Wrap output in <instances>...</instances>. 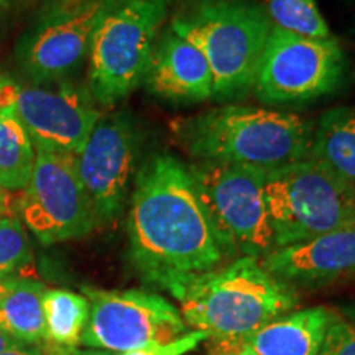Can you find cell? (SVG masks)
<instances>
[{
  "label": "cell",
  "mask_w": 355,
  "mask_h": 355,
  "mask_svg": "<svg viewBox=\"0 0 355 355\" xmlns=\"http://www.w3.org/2000/svg\"><path fill=\"white\" fill-rule=\"evenodd\" d=\"M128 257L146 285L176 298L186 283L237 254L217 229L188 165L159 153L137 171L127 219Z\"/></svg>",
  "instance_id": "1"
},
{
  "label": "cell",
  "mask_w": 355,
  "mask_h": 355,
  "mask_svg": "<svg viewBox=\"0 0 355 355\" xmlns=\"http://www.w3.org/2000/svg\"><path fill=\"white\" fill-rule=\"evenodd\" d=\"M186 326L206 331L216 350L235 354L243 340L298 306L295 288L261 260L237 257L191 279L176 295Z\"/></svg>",
  "instance_id": "2"
},
{
  "label": "cell",
  "mask_w": 355,
  "mask_h": 355,
  "mask_svg": "<svg viewBox=\"0 0 355 355\" xmlns=\"http://www.w3.org/2000/svg\"><path fill=\"white\" fill-rule=\"evenodd\" d=\"M178 145L196 162L272 171L311 157L314 123L259 105L224 104L173 122Z\"/></svg>",
  "instance_id": "3"
},
{
  "label": "cell",
  "mask_w": 355,
  "mask_h": 355,
  "mask_svg": "<svg viewBox=\"0 0 355 355\" xmlns=\"http://www.w3.org/2000/svg\"><path fill=\"white\" fill-rule=\"evenodd\" d=\"M171 30L196 44L214 78V99L252 92L272 24L254 0H199L171 20Z\"/></svg>",
  "instance_id": "4"
},
{
  "label": "cell",
  "mask_w": 355,
  "mask_h": 355,
  "mask_svg": "<svg viewBox=\"0 0 355 355\" xmlns=\"http://www.w3.org/2000/svg\"><path fill=\"white\" fill-rule=\"evenodd\" d=\"M265 201L275 248L355 224V184L313 157L266 171Z\"/></svg>",
  "instance_id": "5"
},
{
  "label": "cell",
  "mask_w": 355,
  "mask_h": 355,
  "mask_svg": "<svg viewBox=\"0 0 355 355\" xmlns=\"http://www.w3.org/2000/svg\"><path fill=\"white\" fill-rule=\"evenodd\" d=\"M166 17V0H117L102 15L87 53V89L97 105L114 107L144 84Z\"/></svg>",
  "instance_id": "6"
},
{
  "label": "cell",
  "mask_w": 355,
  "mask_h": 355,
  "mask_svg": "<svg viewBox=\"0 0 355 355\" xmlns=\"http://www.w3.org/2000/svg\"><path fill=\"white\" fill-rule=\"evenodd\" d=\"M347 58L336 37L311 40L272 26L254 92L266 105H296L329 96L344 83Z\"/></svg>",
  "instance_id": "7"
},
{
  "label": "cell",
  "mask_w": 355,
  "mask_h": 355,
  "mask_svg": "<svg viewBox=\"0 0 355 355\" xmlns=\"http://www.w3.org/2000/svg\"><path fill=\"white\" fill-rule=\"evenodd\" d=\"M188 170L212 220L237 257L263 260L275 250L265 170L217 162H194Z\"/></svg>",
  "instance_id": "8"
},
{
  "label": "cell",
  "mask_w": 355,
  "mask_h": 355,
  "mask_svg": "<svg viewBox=\"0 0 355 355\" xmlns=\"http://www.w3.org/2000/svg\"><path fill=\"white\" fill-rule=\"evenodd\" d=\"M17 201L21 224L43 245L86 237L97 219L78 171V157L35 148L30 181Z\"/></svg>",
  "instance_id": "9"
},
{
  "label": "cell",
  "mask_w": 355,
  "mask_h": 355,
  "mask_svg": "<svg viewBox=\"0 0 355 355\" xmlns=\"http://www.w3.org/2000/svg\"><path fill=\"white\" fill-rule=\"evenodd\" d=\"M91 304L81 344L105 352H130L165 344L188 332L175 304L152 291H105L84 286Z\"/></svg>",
  "instance_id": "10"
},
{
  "label": "cell",
  "mask_w": 355,
  "mask_h": 355,
  "mask_svg": "<svg viewBox=\"0 0 355 355\" xmlns=\"http://www.w3.org/2000/svg\"><path fill=\"white\" fill-rule=\"evenodd\" d=\"M117 0H64L30 26L17 43L15 58L33 84L68 79L87 58L99 20Z\"/></svg>",
  "instance_id": "11"
},
{
  "label": "cell",
  "mask_w": 355,
  "mask_h": 355,
  "mask_svg": "<svg viewBox=\"0 0 355 355\" xmlns=\"http://www.w3.org/2000/svg\"><path fill=\"white\" fill-rule=\"evenodd\" d=\"M141 133L130 112L101 117L78 153V171L97 224L119 219L135 180Z\"/></svg>",
  "instance_id": "12"
},
{
  "label": "cell",
  "mask_w": 355,
  "mask_h": 355,
  "mask_svg": "<svg viewBox=\"0 0 355 355\" xmlns=\"http://www.w3.org/2000/svg\"><path fill=\"white\" fill-rule=\"evenodd\" d=\"M10 109L24 123L35 148L76 157L101 119L87 84L69 78L51 84H13Z\"/></svg>",
  "instance_id": "13"
},
{
  "label": "cell",
  "mask_w": 355,
  "mask_h": 355,
  "mask_svg": "<svg viewBox=\"0 0 355 355\" xmlns=\"http://www.w3.org/2000/svg\"><path fill=\"white\" fill-rule=\"evenodd\" d=\"M291 288H321L355 275V224L309 241L275 248L261 260Z\"/></svg>",
  "instance_id": "14"
},
{
  "label": "cell",
  "mask_w": 355,
  "mask_h": 355,
  "mask_svg": "<svg viewBox=\"0 0 355 355\" xmlns=\"http://www.w3.org/2000/svg\"><path fill=\"white\" fill-rule=\"evenodd\" d=\"M144 84L146 91L171 102L214 99V78L196 44L168 28L155 43Z\"/></svg>",
  "instance_id": "15"
},
{
  "label": "cell",
  "mask_w": 355,
  "mask_h": 355,
  "mask_svg": "<svg viewBox=\"0 0 355 355\" xmlns=\"http://www.w3.org/2000/svg\"><path fill=\"white\" fill-rule=\"evenodd\" d=\"M331 321V308L291 311L247 337L259 355H319Z\"/></svg>",
  "instance_id": "16"
},
{
  "label": "cell",
  "mask_w": 355,
  "mask_h": 355,
  "mask_svg": "<svg viewBox=\"0 0 355 355\" xmlns=\"http://www.w3.org/2000/svg\"><path fill=\"white\" fill-rule=\"evenodd\" d=\"M311 157L355 184V107L326 110L314 125Z\"/></svg>",
  "instance_id": "17"
},
{
  "label": "cell",
  "mask_w": 355,
  "mask_h": 355,
  "mask_svg": "<svg viewBox=\"0 0 355 355\" xmlns=\"http://www.w3.org/2000/svg\"><path fill=\"white\" fill-rule=\"evenodd\" d=\"M48 288L37 279L17 278L3 300L0 301V331L17 343L40 345L44 343L43 296Z\"/></svg>",
  "instance_id": "18"
},
{
  "label": "cell",
  "mask_w": 355,
  "mask_h": 355,
  "mask_svg": "<svg viewBox=\"0 0 355 355\" xmlns=\"http://www.w3.org/2000/svg\"><path fill=\"white\" fill-rule=\"evenodd\" d=\"M43 313L48 343L58 350H74L81 344L91 304L84 295L53 288L43 296Z\"/></svg>",
  "instance_id": "19"
},
{
  "label": "cell",
  "mask_w": 355,
  "mask_h": 355,
  "mask_svg": "<svg viewBox=\"0 0 355 355\" xmlns=\"http://www.w3.org/2000/svg\"><path fill=\"white\" fill-rule=\"evenodd\" d=\"M35 165V146L10 107L0 109V188L24 189Z\"/></svg>",
  "instance_id": "20"
},
{
  "label": "cell",
  "mask_w": 355,
  "mask_h": 355,
  "mask_svg": "<svg viewBox=\"0 0 355 355\" xmlns=\"http://www.w3.org/2000/svg\"><path fill=\"white\" fill-rule=\"evenodd\" d=\"M261 7L275 28L311 40L332 38L316 0H265Z\"/></svg>",
  "instance_id": "21"
},
{
  "label": "cell",
  "mask_w": 355,
  "mask_h": 355,
  "mask_svg": "<svg viewBox=\"0 0 355 355\" xmlns=\"http://www.w3.org/2000/svg\"><path fill=\"white\" fill-rule=\"evenodd\" d=\"M33 252L20 219H0V279L15 277L17 272L32 263Z\"/></svg>",
  "instance_id": "22"
},
{
  "label": "cell",
  "mask_w": 355,
  "mask_h": 355,
  "mask_svg": "<svg viewBox=\"0 0 355 355\" xmlns=\"http://www.w3.org/2000/svg\"><path fill=\"white\" fill-rule=\"evenodd\" d=\"M319 355H355V304L331 309V321Z\"/></svg>",
  "instance_id": "23"
},
{
  "label": "cell",
  "mask_w": 355,
  "mask_h": 355,
  "mask_svg": "<svg viewBox=\"0 0 355 355\" xmlns=\"http://www.w3.org/2000/svg\"><path fill=\"white\" fill-rule=\"evenodd\" d=\"M209 339V334L206 331H188L178 339L165 344H152L146 347L130 350V352H123L121 355H184L198 347L204 340Z\"/></svg>",
  "instance_id": "24"
},
{
  "label": "cell",
  "mask_w": 355,
  "mask_h": 355,
  "mask_svg": "<svg viewBox=\"0 0 355 355\" xmlns=\"http://www.w3.org/2000/svg\"><path fill=\"white\" fill-rule=\"evenodd\" d=\"M0 355H44V352L40 345L19 344V345H13L10 349H7L6 352H2Z\"/></svg>",
  "instance_id": "25"
},
{
  "label": "cell",
  "mask_w": 355,
  "mask_h": 355,
  "mask_svg": "<svg viewBox=\"0 0 355 355\" xmlns=\"http://www.w3.org/2000/svg\"><path fill=\"white\" fill-rule=\"evenodd\" d=\"M19 344L20 343H17L15 339H12V337L8 336V334H6V332L0 331V354L6 352L7 349L13 347V345H19Z\"/></svg>",
  "instance_id": "26"
},
{
  "label": "cell",
  "mask_w": 355,
  "mask_h": 355,
  "mask_svg": "<svg viewBox=\"0 0 355 355\" xmlns=\"http://www.w3.org/2000/svg\"><path fill=\"white\" fill-rule=\"evenodd\" d=\"M17 278H19V277H10V278H2V279H0V301L3 300V296L7 295L8 290H10L13 285H15Z\"/></svg>",
  "instance_id": "27"
},
{
  "label": "cell",
  "mask_w": 355,
  "mask_h": 355,
  "mask_svg": "<svg viewBox=\"0 0 355 355\" xmlns=\"http://www.w3.org/2000/svg\"><path fill=\"white\" fill-rule=\"evenodd\" d=\"M69 355H114L112 352H105V350H73Z\"/></svg>",
  "instance_id": "28"
},
{
  "label": "cell",
  "mask_w": 355,
  "mask_h": 355,
  "mask_svg": "<svg viewBox=\"0 0 355 355\" xmlns=\"http://www.w3.org/2000/svg\"><path fill=\"white\" fill-rule=\"evenodd\" d=\"M235 355H259V354H257V352H255V350L250 347V345H248V344H245V343H243V344L241 345V349H239V350H237V352H235Z\"/></svg>",
  "instance_id": "29"
},
{
  "label": "cell",
  "mask_w": 355,
  "mask_h": 355,
  "mask_svg": "<svg viewBox=\"0 0 355 355\" xmlns=\"http://www.w3.org/2000/svg\"><path fill=\"white\" fill-rule=\"evenodd\" d=\"M6 209H7V196L2 193V189H0V219L3 217Z\"/></svg>",
  "instance_id": "30"
},
{
  "label": "cell",
  "mask_w": 355,
  "mask_h": 355,
  "mask_svg": "<svg viewBox=\"0 0 355 355\" xmlns=\"http://www.w3.org/2000/svg\"><path fill=\"white\" fill-rule=\"evenodd\" d=\"M71 352H73V350H58V349H55V350H51V352H48L44 355H69Z\"/></svg>",
  "instance_id": "31"
},
{
  "label": "cell",
  "mask_w": 355,
  "mask_h": 355,
  "mask_svg": "<svg viewBox=\"0 0 355 355\" xmlns=\"http://www.w3.org/2000/svg\"><path fill=\"white\" fill-rule=\"evenodd\" d=\"M30 2H53V3H58V2H64V0H30Z\"/></svg>",
  "instance_id": "32"
},
{
  "label": "cell",
  "mask_w": 355,
  "mask_h": 355,
  "mask_svg": "<svg viewBox=\"0 0 355 355\" xmlns=\"http://www.w3.org/2000/svg\"><path fill=\"white\" fill-rule=\"evenodd\" d=\"M209 355H235V354H230V352H220V350H214V352H211Z\"/></svg>",
  "instance_id": "33"
},
{
  "label": "cell",
  "mask_w": 355,
  "mask_h": 355,
  "mask_svg": "<svg viewBox=\"0 0 355 355\" xmlns=\"http://www.w3.org/2000/svg\"><path fill=\"white\" fill-rule=\"evenodd\" d=\"M6 3H7V0H0V10H2V8L6 7Z\"/></svg>",
  "instance_id": "34"
},
{
  "label": "cell",
  "mask_w": 355,
  "mask_h": 355,
  "mask_svg": "<svg viewBox=\"0 0 355 355\" xmlns=\"http://www.w3.org/2000/svg\"><path fill=\"white\" fill-rule=\"evenodd\" d=\"M347 2H355V0H347Z\"/></svg>",
  "instance_id": "35"
},
{
  "label": "cell",
  "mask_w": 355,
  "mask_h": 355,
  "mask_svg": "<svg viewBox=\"0 0 355 355\" xmlns=\"http://www.w3.org/2000/svg\"><path fill=\"white\" fill-rule=\"evenodd\" d=\"M354 278H355V275H354Z\"/></svg>",
  "instance_id": "36"
}]
</instances>
